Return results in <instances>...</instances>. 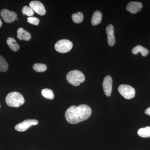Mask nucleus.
Returning a JSON list of instances; mask_svg holds the SVG:
<instances>
[{"mask_svg":"<svg viewBox=\"0 0 150 150\" xmlns=\"http://www.w3.org/2000/svg\"><path fill=\"white\" fill-rule=\"evenodd\" d=\"M138 134L143 138L150 137V126L141 128L138 130Z\"/></svg>","mask_w":150,"mask_h":150,"instance_id":"dca6fc26","label":"nucleus"},{"mask_svg":"<svg viewBox=\"0 0 150 150\" xmlns=\"http://www.w3.org/2000/svg\"><path fill=\"white\" fill-rule=\"evenodd\" d=\"M118 90L120 94L126 99H131L135 96V89L128 85H121L118 87Z\"/></svg>","mask_w":150,"mask_h":150,"instance_id":"39448f33","label":"nucleus"},{"mask_svg":"<svg viewBox=\"0 0 150 150\" xmlns=\"http://www.w3.org/2000/svg\"><path fill=\"white\" fill-rule=\"evenodd\" d=\"M8 69V65L5 59L0 55V72H5Z\"/></svg>","mask_w":150,"mask_h":150,"instance_id":"6ab92c4d","label":"nucleus"},{"mask_svg":"<svg viewBox=\"0 0 150 150\" xmlns=\"http://www.w3.org/2000/svg\"><path fill=\"white\" fill-rule=\"evenodd\" d=\"M6 43L11 50L14 52H16L19 49V46L17 43L16 40L13 38L9 37L8 38Z\"/></svg>","mask_w":150,"mask_h":150,"instance_id":"2eb2a0df","label":"nucleus"},{"mask_svg":"<svg viewBox=\"0 0 150 150\" xmlns=\"http://www.w3.org/2000/svg\"><path fill=\"white\" fill-rule=\"evenodd\" d=\"M33 69L38 72H43L47 70V68L46 65L44 64L37 63L33 65Z\"/></svg>","mask_w":150,"mask_h":150,"instance_id":"aec40b11","label":"nucleus"},{"mask_svg":"<svg viewBox=\"0 0 150 150\" xmlns=\"http://www.w3.org/2000/svg\"><path fill=\"white\" fill-rule=\"evenodd\" d=\"M83 15L80 12H78L76 13L73 14L72 18L73 21L76 23H81L83 20Z\"/></svg>","mask_w":150,"mask_h":150,"instance_id":"a211bd4d","label":"nucleus"},{"mask_svg":"<svg viewBox=\"0 0 150 150\" xmlns=\"http://www.w3.org/2000/svg\"><path fill=\"white\" fill-rule=\"evenodd\" d=\"M30 7L36 13L43 16L46 13V9L43 4L39 1H34L30 2Z\"/></svg>","mask_w":150,"mask_h":150,"instance_id":"6e6552de","label":"nucleus"},{"mask_svg":"<svg viewBox=\"0 0 150 150\" xmlns=\"http://www.w3.org/2000/svg\"><path fill=\"white\" fill-rule=\"evenodd\" d=\"M143 7L142 3L139 2L132 1L129 3L126 6V9L131 13L135 14L139 12Z\"/></svg>","mask_w":150,"mask_h":150,"instance_id":"9b49d317","label":"nucleus"},{"mask_svg":"<svg viewBox=\"0 0 150 150\" xmlns=\"http://www.w3.org/2000/svg\"><path fill=\"white\" fill-rule=\"evenodd\" d=\"M72 42L67 39H62L56 42L55 45V50L60 53L69 52L73 48Z\"/></svg>","mask_w":150,"mask_h":150,"instance_id":"20e7f679","label":"nucleus"},{"mask_svg":"<svg viewBox=\"0 0 150 150\" xmlns=\"http://www.w3.org/2000/svg\"><path fill=\"white\" fill-rule=\"evenodd\" d=\"M6 102L10 107L18 108L24 104L25 99L21 94L18 92H12L6 97Z\"/></svg>","mask_w":150,"mask_h":150,"instance_id":"f03ea898","label":"nucleus"},{"mask_svg":"<svg viewBox=\"0 0 150 150\" xmlns=\"http://www.w3.org/2000/svg\"><path fill=\"white\" fill-rule=\"evenodd\" d=\"M17 37L20 40L28 41L31 38L30 33L25 30L22 28H20L17 30Z\"/></svg>","mask_w":150,"mask_h":150,"instance_id":"f8f14e48","label":"nucleus"},{"mask_svg":"<svg viewBox=\"0 0 150 150\" xmlns=\"http://www.w3.org/2000/svg\"><path fill=\"white\" fill-rule=\"evenodd\" d=\"M112 79L110 76H107L105 77L103 82V91L106 96L109 97L111 95L112 90Z\"/></svg>","mask_w":150,"mask_h":150,"instance_id":"1a4fd4ad","label":"nucleus"},{"mask_svg":"<svg viewBox=\"0 0 150 150\" xmlns=\"http://www.w3.org/2000/svg\"><path fill=\"white\" fill-rule=\"evenodd\" d=\"M106 32L107 35L108 43L110 46H114L115 40L114 36V30L113 25L111 24L108 25L106 27Z\"/></svg>","mask_w":150,"mask_h":150,"instance_id":"9d476101","label":"nucleus"},{"mask_svg":"<svg viewBox=\"0 0 150 150\" xmlns=\"http://www.w3.org/2000/svg\"><path fill=\"white\" fill-rule=\"evenodd\" d=\"M38 124V121L35 119H27L21 123L17 124L15 129L20 132H24L26 131L30 127Z\"/></svg>","mask_w":150,"mask_h":150,"instance_id":"423d86ee","label":"nucleus"},{"mask_svg":"<svg viewBox=\"0 0 150 150\" xmlns=\"http://www.w3.org/2000/svg\"><path fill=\"white\" fill-rule=\"evenodd\" d=\"M149 50L147 48L143 47L140 45H138L135 46L133 48L132 52L134 55H137L139 53H141L142 56H146L149 54Z\"/></svg>","mask_w":150,"mask_h":150,"instance_id":"4468645a","label":"nucleus"},{"mask_svg":"<svg viewBox=\"0 0 150 150\" xmlns=\"http://www.w3.org/2000/svg\"><path fill=\"white\" fill-rule=\"evenodd\" d=\"M145 113L147 115H150V107L146 109L145 111Z\"/></svg>","mask_w":150,"mask_h":150,"instance_id":"5701e85b","label":"nucleus"},{"mask_svg":"<svg viewBox=\"0 0 150 150\" xmlns=\"http://www.w3.org/2000/svg\"><path fill=\"white\" fill-rule=\"evenodd\" d=\"M42 96L46 99L52 100L54 99V95L53 91L51 89L45 88L41 91Z\"/></svg>","mask_w":150,"mask_h":150,"instance_id":"f3484780","label":"nucleus"},{"mask_svg":"<svg viewBox=\"0 0 150 150\" xmlns=\"http://www.w3.org/2000/svg\"><path fill=\"white\" fill-rule=\"evenodd\" d=\"M2 22L1 20V18H0V28L1 27L2 25Z\"/></svg>","mask_w":150,"mask_h":150,"instance_id":"b1692460","label":"nucleus"},{"mask_svg":"<svg viewBox=\"0 0 150 150\" xmlns=\"http://www.w3.org/2000/svg\"><path fill=\"white\" fill-rule=\"evenodd\" d=\"M22 13L28 16L31 17L34 14V11L30 7L24 6L22 9Z\"/></svg>","mask_w":150,"mask_h":150,"instance_id":"412c9836","label":"nucleus"},{"mask_svg":"<svg viewBox=\"0 0 150 150\" xmlns=\"http://www.w3.org/2000/svg\"><path fill=\"white\" fill-rule=\"evenodd\" d=\"M0 107H1V105H0Z\"/></svg>","mask_w":150,"mask_h":150,"instance_id":"393cba45","label":"nucleus"},{"mask_svg":"<svg viewBox=\"0 0 150 150\" xmlns=\"http://www.w3.org/2000/svg\"><path fill=\"white\" fill-rule=\"evenodd\" d=\"M27 22L30 24L37 25L39 24L40 20L37 18L31 16L29 17L28 18Z\"/></svg>","mask_w":150,"mask_h":150,"instance_id":"4be33fe9","label":"nucleus"},{"mask_svg":"<svg viewBox=\"0 0 150 150\" xmlns=\"http://www.w3.org/2000/svg\"><path fill=\"white\" fill-rule=\"evenodd\" d=\"M67 79L69 83L74 86H79L85 80L84 75L79 70H73L68 73Z\"/></svg>","mask_w":150,"mask_h":150,"instance_id":"7ed1b4c3","label":"nucleus"},{"mask_svg":"<svg viewBox=\"0 0 150 150\" xmlns=\"http://www.w3.org/2000/svg\"><path fill=\"white\" fill-rule=\"evenodd\" d=\"M102 13L98 11H96L93 13L91 18V23L92 25H96L100 24L102 21Z\"/></svg>","mask_w":150,"mask_h":150,"instance_id":"ddd939ff","label":"nucleus"},{"mask_svg":"<svg viewBox=\"0 0 150 150\" xmlns=\"http://www.w3.org/2000/svg\"><path fill=\"white\" fill-rule=\"evenodd\" d=\"M91 108L85 104L71 105L65 112V118L69 123L76 124L88 119L91 115Z\"/></svg>","mask_w":150,"mask_h":150,"instance_id":"f257e3e1","label":"nucleus"},{"mask_svg":"<svg viewBox=\"0 0 150 150\" xmlns=\"http://www.w3.org/2000/svg\"><path fill=\"white\" fill-rule=\"evenodd\" d=\"M1 15L4 21L8 23L13 22L17 17L16 13L9 11L7 9H4L1 11Z\"/></svg>","mask_w":150,"mask_h":150,"instance_id":"0eeeda50","label":"nucleus"}]
</instances>
